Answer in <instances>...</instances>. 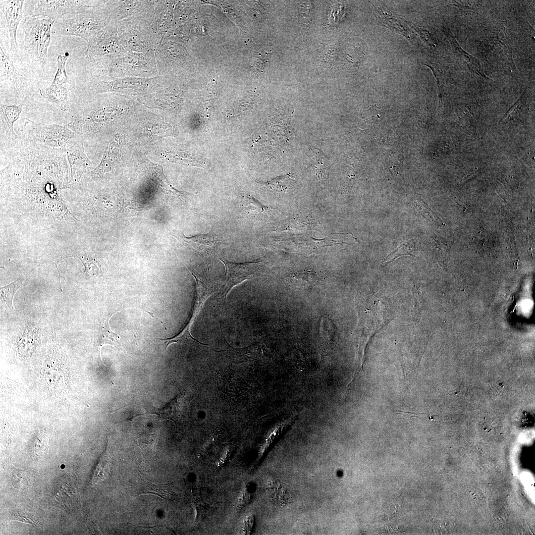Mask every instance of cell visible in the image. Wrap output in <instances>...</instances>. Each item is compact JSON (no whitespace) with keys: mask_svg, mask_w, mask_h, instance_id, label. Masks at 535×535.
<instances>
[{"mask_svg":"<svg viewBox=\"0 0 535 535\" xmlns=\"http://www.w3.org/2000/svg\"><path fill=\"white\" fill-rule=\"evenodd\" d=\"M110 2L98 1L95 6L85 11L55 21L52 32L57 35L78 36L88 43L112 19L113 10Z\"/></svg>","mask_w":535,"mask_h":535,"instance_id":"cell-1","label":"cell"},{"mask_svg":"<svg viewBox=\"0 0 535 535\" xmlns=\"http://www.w3.org/2000/svg\"><path fill=\"white\" fill-rule=\"evenodd\" d=\"M55 20L43 16L25 17L22 22L24 33L21 48L35 60L45 64Z\"/></svg>","mask_w":535,"mask_h":535,"instance_id":"cell-2","label":"cell"},{"mask_svg":"<svg viewBox=\"0 0 535 535\" xmlns=\"http://www.w3.org/2000/svg\"><path fill=\"white\" fill-rule=\"evenodd\" d=\"M24 125L25 141L51 149L65 151L78 140V135L56 124L36 123L28 118Z\"/></svg>","mask_w":535,"mask_h":535,"instance_id":"cell-3","label":"cell"},{"mask_svg":"<svg viewBox=\"0 0 535 535\" xmlns=\"http://www.w3.org/2000/svg\"><path fill=\"white\" fill-rule=\"evenodd\" d=\"M33 4L30 16H43L56 21L65 16L85 11L96 4L90 1L74 0H38L29 1Z\"/></svg>","mask_w":535,"mask_h":535,"instance_id":"cell-4","label":"cell"},{"mask_svg":"<svg viewBox=\"0 0 535 535\" xmlns=\"http://www.w3.org/2000/svg\"><path fill=\"white\" fill-rule=\"evenodd\" d=\"M121 52V43L116 28L109 24L88 43L86 57L91 62L116 57Z\"/></svg>","mask_w":535,"mask_h":535,"instance_id":"cell-5","label":"cell"},{"mask_svg":"<svg viewBox=\"0 0 535 535\" xmlns=\"http://www.w3.org/2000/svg\"><path fill=\"white\" fill-rule=\"evenodd\" d=\"M192 275L196 280V292L194 304L190 317L181 331L172 337L159 339L164 341L166 348L170 344L173 343H181L188 340L197 341L190 333V328L201 310L207 300L212 294V290L204 281L202 276L192 268H189Z\"/></svg>","mask_w":535,"mask_h":535,"instance_id":"cell-6","label":"cell"},{"mask_svg":"<svg viewBox=\"0 0 535 535\" xmlns=\"http://www.w3.org/2000/svg\"><path fill=\"white\" fill-rule=\"evenodd\" d=\"M24 105H6L0 103V149L17 148L22 139L14 132V123L18 120Z\"/></svg>","mask_w":535,"mask_h":535,"instance_id":"cell-7","label":"cell"},{"mask_svg":"<svg viewBox=\"0 0 535 535\" xmlns=\"http://www.w3.org/2000/svg\"><path fill=\"white\" fill-rule=\"evenodd\" d=\"M225 268V297L233 288L249 279L258 268V262L234 263L225 259H219Z\"/></svg>","mask_w":535,"mask_h":535,"instance_id":"cell-8","label":"cell"},{"mask_svg":"<svg viewBox=\"0 0 535 535\" xmlns=\"http://www.w3.org/2000/svg\"><path fill=\"white\" fill-rule=\"evenodd\" d=\"M23 0H1L0 9L6 21L10 40V50L13 53L18 51L16 32L23 19Z\"/></svg>","mask_w":535,"mask_h":535,"instance_id":"cell-9","label":"cell"},{"mask_svg":"<svg viewBox=\"0 0 535 535\" xmlns=\"http://www.w3.org/2000/svg\"><path fill=\"white\" fill-rule=\"evenodd\" d=\"M0 81L16 95H21L28 88V79L15 67L9 57L0 46Z\"/></svg>","mask_w":535,"mask_h":535,"instance_id":"cell-10","label":"cell"},{"mask_svg":"<svg viewBox=\"0 0 535 535\" xmlns=\"http://www.w3.org/2000/svg\"><path fill=\"white\" fill-rule=\"evenodd\" d=\"M66 157L71 170L72 177L78 178L90 165L81 141L78 140L65 151Z\"/></svg>","mask_w":535,"mask_h":535,"instance_id":"cell-11","label":"cell"},{"mask_svg":"<svg viewBox=\"0 0 535 535\" xmlns=\"http://www.w3.org/2000/svg\"><path fill=\"white\" fill-rule=\"evenodd\" d=\"M173 236L177 237L185 245L200 253H210L221 243L216 236L210 234L198 235L191 237H187L184 235L178 237Z\"/></svg>","mask_w":535,"mask_h":535,"instance_id":"cell-12","label":"cell"},{"mask_svg":"<svg viewBox=\"0 0 535 535\" xmlns=\"http://www.w3.org/2000/svg\"><path fill=\"white\" fill-rule=\"evenodd\" d=\"M68 90L63 85L51 84L49 87L39 90L41 96L52 103L61 110H68Z\"/></svg>","mask_w":535,"mask_h":535,"instance_id":"cell-13","label":"cell"},{"mask_svg":"<svg viewBox=\"0 0 535 535\" xmlns=\"http://www.w3.org/2000/svg\"><path fill=\"white\" fill-rule=\"evenodd\" d=\"M443 31L447 36L454 54L464 60L476 73L485 78L486 76L484 74L481 64L474 57L461 48L450 30L447 28H443Z\"/></svg>","mask_w":535,"mask_h":535,"instance_id":"cell-14","label":"cell"},{"mask_svg":"<svg viewBox=\"0 0 535 535\" xmlns=\"http://www.w3.org/2000/svg\"><path fill=\"white\" fill-rule=\"evenodd\" d=\"M23 280L19 278L12 283L0 288L1 300L4 307L9 311H13V298L17 289L22 283Z\"/></svg>","mask_w":535,"mask_h":535,"instance_id":"cell-15","label":"cell"},{"mask_svg":"<svg viewBox=\"0 0 535 535\" xmlns=\"http://www.w3.org/2000/svg\"><path fill=\"white\" fill-rule=\"evenodd\" d=\"M119 338V336L111 330L108 321H106L100 324V331L98 339L99 346H101L104 344L116 345Z\"/></svg>","mask_w":535,"mask_h":535,"instance_id":"cell-16","label":"cell"},{"mask_svg":"<svg viewBox=\"0 0 535 535\" xmlns=\"http://www.w3.org/2000/svg\"><path fill=\"white\" fill-rule=\"evenodd\" d=\"M139 494H153L166 500L170 499L172 496V491L169 485L150 482L144 485Z\"/></svg>","mask_w":535,"mask_h":535,"instance_id":"cell-17","label":"cell"},{"mask_svg":"<svg viewBox=\"0 0 535 535\" xmlns=\"http://www.w3.org/2000/svg\"><path fill=\"white\" fill-rule=\"evenodd\" d=\"M239 208L244 213L250 214L263 212L266 210L267 207L250 195L245 194L241 197Z\"/></svg>","mask_w":535,"mask_h":535,"instance_id":"cell-18","label":"cell"},{"mask_svg":"<svg viewBox=\"0 0 535 535\" xmlns=\"http://www.w3.org/2000/svg\"><path fill=\"white\" fill-rule=\"evenodd\" d=\"M68 59L66 54H59L57 57V70L52 82V84L62 85L68 80V76L65 70V64Z\"/></svg>","mask_w":535,"mask_h":535,"instance_id":"cell-19","label":"cell"},{"mask_svg":"<svg viewBox=\"0 0 535 535\" xmlns=\"http://www.w3.org/2000/svg\"><path fill=\"white\" fill-rule=\"evenodd\" d=\"M415 242L414 240L406 241L401 244L397 249L393 253L389 255L383 261V264L387 265L398 257L403 255H412L411 253L414 251Z\"/></svg>","mask_w":535,"mask_h":535,"instance_id":"cell-20","label":"cell"},{"mask_svg":"<svg viewBox=\"0 0 535 535\" xmlns=\"http://www.w3.org/2000/svg\"><path fill=\"white\" fill-rule=\"evenodd\" d=\"M526 106L523 102L522 98H520L518 102L510 109L506 115H505L501 121L507 122L515 119H521L520 116L526 113Z\"/></svg>","mask_w":535,"mask_h":535,"instance_id":"cell-21","label":"cell"},{"mask_svg":"<svg viewBox=\"0 0 535 535\" xmlns=\"http://www.w3.org/2000/svg\"><path fill=\"white\" fill-rule=\"evenodd\" d=\"M293 277L308 286H313L318 281V277L315 273L310 271L298 272L294 274Z\"/></svg>","mask_w":535,"mask_h":535,"instance_id":"cell-22","label":"cell"},{"mask_svg":"<svg viewBox=\"0 0 535 535\" xmlns=\"http://www.w3.org/2000/svg\"><path fill=\"white\" fill-rule=\"evenodd\" d=\"M301 6L299 13L301 20L304 22L310 21L313 12V7L309 4Z\"/></svg>","mask_w":535,"mask_h":535,"instance_id":"cell-23","label":"cell"},{"mask_svg":"<svg viewBox=\"0 0 535 535\" xmlns=\"http://www.w3.org/2000/svg\"><path fill=\"white\" fill-rule=\"evenodd\" d=\"M414 29L418 32L422 40L426 42V44L429 46H431V42L430 41V33L427 30L419 28L414 25Z\"/></svg>","mask_w":535,"mask_h":535,"instance_id":"cell-24","label":"cell"}]
</instances>
